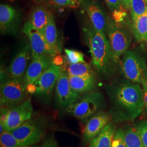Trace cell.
<instances>
[{
	"instance_id": "obj_21",
	"label": "cell",
	"mask_w": 147,
	"mask_h": 147,
	"mask_svg": "<svg viewBox=\"0 0 147 147\" xmlns=\"http://www.w3.org/2000/svg\"><path fill=\"white\" fill-rule=\"evenodd\" d=\"M131 29L137 42H147V13L132 21Z\"/></svg>"
},
{
	"instance_id": "obj_12",
	"label": "cell",
	"mask_w": 147,
	"mask_h": 147,
	"mask_svg": "<svg viewBox=\"0 0 147 147\" xmlns=\"http://www.w3.org/2000/svg\"><path fill=\"white\" fill-rule=\"evenodd\" d=\"M31 57V48L30 44L26 43L16 54L7 68V73L9 79H24L28 61Z\"/></svg>"
},
{
	"instance_id": "obj_3",
	"label": "cell",
	"mask_w": 147,
	"mask_h": 147,
	"mask_svg": "<svg viewBox=\"0 0 147 147\" xmlns=\"http://www.w3.org/2000/svg\"><path fill=\"white\" fill-rule=\"evenodd\" d=\"M106 106V102L102 93L93 90L80 95L67 112L79 121L86 123L95 113L101 110Z\"/></svg>"
},
{
	"instance_id": "obj_19",
	"label": "cell",
	"mask_w": 147,
	"mask_h": 147,
	"mask_svg": "<svg viewBox=\"0 0 147 147\" xmlns=\"http://www.w3.org/2000/svg\"><path fill=\"white\" fill-rule=\"evenodd\" d=\"M116 131L115 124L110 121L100 134L90 142L89 147H111Z\"/></svg>"
},
{
	"instance_id": "obj_7",
	"label": "cell",
	"mask_w": 147,
	"mask_h": 147,
	"mask_svg": "<svg viewBox=\"0 0 147 147\" xmlns=\"http://www.w3.org/2000/svg\"><path fill=\"white\" fill-rule=\"evenodd\" d=\"M116 59L119 62L121 57L129 50L131 44L130 32L119 25L112 18L108 16L105 31Z\"/></svg>"
},
{
	"instance_id": "obj_34",
	"label": "cell",
	"mask_w": 147,
	"mask_h": 147,
	"mask_svg": "<svg viewBox=\"0 0 147 147\" xmlns=\"http://www.w3.org/2000/svg\"><path fill=\"white\" fill-rule=\"evenodd\" d=\"M39 147L37 146H36V145H34V146H25V147Z\"/></svg>"
},
{
	"instance_id": "obj_13",
	"label": "cell",
	"mask_w": 147,
	"mask_h": 147,
	"mask_svg": "<svg viewBox=\"0 0 147 147\" xmlns=\"http://www.w3.org/2000/svg\"><path fill=\"white\" fill-rule=\"evenodd\" d=\"M81 7L84 10L88 18L89 23L95 29L105 33L108 16L98 1L85 0Z\"/></svg>"
},
{
	"instance_id": "obj_27",
	"label": "cell",
	"mask_w": 147,
	"mask_h": 147,
	"mask_svg": "<svg viewBox=\"0 0 147 147\" xmlns=\"http://www.w3.org/2000/svg\"><path fill=\"white\" fill-rule=\"evenodd\" d=\"M85 0H48L54 5L58 7L76 8L81 7Z\"/></svg>"
},
{
	"instance_id": "obj_17",
	"label": "cell",
	"mask_w": 147,
	"mask_h": 147,
	"mask_svg": "<svg viewBox=\"0 0 147 147\" xmlns=\"http://www.w3.org/2000/svg\"><path fill=\"white\" fill-rule=\"evenodd\" d=\"M70 87L74 91L79 94L93 91L98 85L97 76L85 77L69 75Z\"/></svg>"
},
{
	"instance_id": "obj_36",
	"label": "cell",
	"mask_w": 147,
	"mask_h": 147,
	"mask_svg": "<svg viewBox=\"0 0 147 147\" xmlns=\"http://www.w3.org/2000/svg\"></svg>"
},
{
	"instance_id": "obj_16",
	"label": "cell",
	"mask_w": 147,
	"mask_h": 147,
	"mask_svg": "<svg viewBox=\"0 0 147 147\" xmlns=\"http://www.w3.org/2000/svg\"><path fill=\"white\" fill-rule=\"evenodd\" d=\"M52 57L45 55L32 57L24 78V81L26 87L34 84L43 72L53 64Z\"/></svg>"
},
{
	"instance_id": "obj_29",
	"label": "cell",
	"mask_w": 147,
	"mask_h": 147,
	"mask_svg": "<svg viewBox=\"0 0 147 147\" xmlns=\"http://www.w3.org/2000/svg\"><path fill=\"white\" fill-rule=\"evenodd\" d=\"M135 126L137 130L143 147H147V121L137 123Z\"/></svg>"
},
{
	"instance_id": "obj_15",
	"label": "cell",
	"mask_w": 147,
	"mask_h": 147,
	"mask_svg": "<svg viewBox=\"0 0 147 147\" xmlns=\"http://www.w3.org/2000/svg\"><path fill=\"white\" fill-rule=\"evenodd\" d=\"M112 119L110 114L101 110L95 113L86 122L83 136L86 142H90L97 136Z\"/></svg>"
},
{
	"instance_id": "obj_6",
	"label": "cell",
	"mask_w": 147,
	"mask_h": 147,
	"mask_svg": "<svg viewBox=\"0 0 147 147\" xmlns=\"http://www.w3.org/2000/svg\"><path fill=\"white\" fill-rule=\"evenodd\" d=\"M28 91L23 79H9L0 87L1 108L11 109L27 100Z\"/></svg>"
},
{
	"instance_id": "obj_26",
	"label": "cell",
	"mask_w": 147,
	"mask_h": 147,
	"mask_svg": "<svg viewBox=\"0 0 147 147\" xmlns=\"http://www.w3.org/2000/svg\"><path fill=\"white\" fill-rule=\"evenodd\" d=\"M64 53L69 64H74L84 62V55L80 51L73 49H65Z\"/></svg>"
},
{
	"instance_id": "obj_20",
	"label": "cell",
	"mask_w": 147,
	"mask_h": 147,
	"mask_svg": "<svg viewBox=\"0 0 147 147\" xmlns=\"http://www.w3.org/2000/svg\"><path fill=\"white\" fill-rule=\"evenodd\" d=\"M42 32L47 43L56 53L58 54L61 50L58 44L57 27L53 14L50 16L47 25Z\"/></svg>"
},
{
	"instance_id": "obj_32",
	"label": "cell",
	"mask_w": 147,
	"mask_h": 147,
	"mask_svg": "<svg viewBox=\"0 0 147 147\" xmlns=\"http://www.w3.org/2000/svg\"><path fill=\"white\" fill-rule=\"evenodd\" d=\"M41 147H59L53 139H49L44 142Z\"/></svg>"
},
{
	"instance_id": "obj_33",
	"label": "cell",
	"mask_w": 147,
	"mask_h": 147,
	"mask_svg": "<svg viewBox=\"0 0 147 147\" xmlns=\"http://www.w3.org/2000/svg\"><path fill=\"white\" fill-rule=\"evenodd\" d=\"M121 1L123 8L126 10L130 9L131 0H121Z\"/></svg>"
},
{
	"instance_id": "obj_4",
	"label": "cell",
	"mask_w": 147,
	"mask_h": 147,
	"mask_svg": "<svg viewBox=\"0 0 147 147\" xmlns=\"http://www.w3.org/2000/svg\"><path fill=\"white\" fill-rule=\"evenodd\" d=\"M33 110L30 98L13 108H1L0 134L5 131H12L25 122L30 120Z\"/></svg>"
},
{
	"instance_id": "obj_2",
	"label": "cell",
	"mask_w": 147,
	"mask_h": 147,
	"mask_svg": "<svg viewBox=\"0 0 147 147\" xmlns=\"http://www.w3.org/2000/svg\"><path fill=\"white\" fill-rule=\"evenodd\" d=\"M82 34L90 53V64L97 76L107 80L115 75L119 62L105 33L96 30L89 23L82 27Z\"/></svg>"
},
{
	"instance_id": "obj_14",
	"label": "cell",
	"mask_w": 147,
	"mask_h": 147,
	"mask_svg": "<svg viewBox=\"0 0 147 147\" xmlns=\"http://www.w3.org/2000/svg\"><path fill=\"white\" fill-rule=\"evenodd\" d=\"M20 20V11L16 7L7 4H1L0 30L2 34L16 33Z\"/></svg>"
},
{
	"instance_id": "obj_24",
	"label": "cell",
	"mask_w": 147,
	"mask_h": 147,
	"mask_svg": "<svg viewBox=\"0 0 147 147\" xmlns=\"http://www.w3.org/2000/svg\"><path fill=\"white\" fill-rule=\"evenodd\" d=\"M130 11L132 21L147 13V0H131Z\"/></svg>"
},
{
	"instance_id": "obj_30",
	"label": "cell",
	"mask_w": 147,
	"mask_h": 147,
	"mask_svg": "<svg viewBox=\"0 0 147 147\" xmlns=\"http://www.w3.org/2000/svg\"><path fill=\"white\" fill-rule=\"evenodd\" d=\"M108 8L113 13L119 12L125 9L121 3V0H104Z\"/></svg>"
},
{
	"instance_id": "obj_5",
	"label": "cell",
	"mask_w": 147,
	"mask_h": 147,
	"mask_svg": "<svg viewBox=\"0 0 147 147\" xmlns=\"http://www.w3.org/2000/svg\"><path fill=\"white\" fill-rule=\"evenodd\" d=\"M121 70L125 79L141 85L147 77L146 60L140 53L129 50L122 56Z\"/></svg>"
},
{
	"instance_id": "obj_23",
	"label": "cell",
	"mask_w": 147,
	"mask_h": 147,
	"mask_svg": "<svg viewBox=\"0 0 147 147\" xmlns=\"http://www.w3.org/2000/svg\"><path fill=\"white\" fill-rule=\"evenodd\" d=\"M126 147H143L138 132L135 126L127 125L124 129Z\"/></svg>"
},
{
	"instance_id": "obj_8",
	"label": "cell",
	"mask_w": 147,
	"mask_h": 147,
	"mask_svg": "<svg viewBox=\"0 0 147 147\" xmlns=\"http://www.w3.org/2000/svg\"><path fill=\"white\" fill-rule=\"evenodd\" d=\"M62 68L53 63L33 84L27 87L28 93L47 99L56 87Z\"/></svg>"
},
{
	"instance_id": "obj_22",
	"label": "cell",
	"mask_w": 147,
	"mask_h": 147,
	"mask_svg": "<svg viewBox=\"0 0 147 147\" xmlns=\"http://www.w3.org/2000/svg\"><path fill=\"white\" fill-rule=\"evenodd\" d=\"M69 75L85 77L97 76L91 64L86 62L69 64L67 70Z\"/></svg>"
},
{
	"instance_id": "obj_9",
	"label": "cell",
	"mask_w": 147,
	"mask_h": 147,
	"mask_svg": "<svg viewBox=\"0 0 147 147\" xmlns=\"http://www.w3.org/2000/svg\"><path fill=\"white\" fill-rule=\"evenodd\" d=\"M23 32L29 40L32 58L42 55L54 57L57 55L47 43L42 32L32 26L27 21L24 24Z\"/></svg>"
},
{
	"instance_id": "obj_10",
	"label": "cell",
	"mask_w": 147,
	"mask_h": 147,
	"mask_svg": "<svg viewBox=\"0 0 147 147\" xmlns=\"http://www.w3.org/2000/svg\"><path fill=\"white\" fill-rule=\"evenodd\" d=\"M55 95L58 106L66 111L80 96V94L75 92L70 87L68 74L64 69H62L56 85Z\"/></svg>"
},
{
	"instance_id": "obj_1",
	"label": "cell",
	"mask_w": 147,
	"mask_h": 147,
	"mask_svg": "<svg viewBox=\"0 0 147 147\" xmlns=\"http://www.w3.org/2000/svg\"><path fill=\"white\" fill-rule=\"evenodd\" d=\"M141 86L125 78L106 86L111 104L109 113L113 121H135L144 112L143 92Z\"/></svg>"
},
{
	"instance_id": "obj_18",
	"label": "cell",
	"mask_w": 147,
	"mask_h": 147,
	"mask_svg": "<svg viewBox=\"0 0 147 147\" xmlns=\"http://www.w3.org/2000/svg\"><path fill=\"white\" fill-rule=\"evenodd\" d=\"M52 14L47 7L43 5H37L32 9L27 22L37 30L42 31Z\"/></svg>"
},
{
	"instance_id": "obj_31",
	"label": "cell",
	"mask_w": 147,
	"mask_h": 147,
	"mask_svg": "<svg viewBox=\"0 0 147 147\" xmlns=\"http://www.w3.org/2000/svg\"><path fill=\"white\" fill-rule=\"evenodd\" d=\"M143 92V102H144V112L147 115V81L146 79L143 82L142 84Z\"/></svg>"
},
{
	"instance_id": "obj_25",
	"label": "cell",
	"mask_w": 147,
	"mask_h": 147,
	"mask_svg": "<svg viewBox=\"0 0 147 147\" xmlns=\"http://www.w3.org/2000/svg\"><path fill=\"white\" fill-rule=\"evenodd\" d=\"M0 146L1 147H25L16 138L11 131H7L1 134Z\"/></svg>"
},
{
	"instance_id": "obj_28",
	"label": "cell",
	"mask_w": 147,
	"mask_h": 147,
	"mask_svg": "<svg viewBox=\"0 0 147 147\" xmlns=\"http://www.w3.org/2000/svg\"><path fill=\"white\" fill-rule=\"evenodd\" d=\"M111 147H126L124 129L122 128L116 129Z\"/></svg>"
},
{
	"instance_id": "obj_35",
	"label": "cell",
	"mask_w": 147,
	"mask_h": 147,
	"mask_svg": "<svg viewBox=\"0 0 147 147\" xmlns=\"http://www.w3.org/2000/svg\"><path fill=\"white\" fill-rule=\"evenodd\" d=\"M146 80H147V77H146Z\"/></svg>"
},
{
	"instance_id": "obj_11",
	"label": "cell",
	"mask_w": 147,
	"mask_h": 147,
	"mask_svg": "<svg viewBox=\"0 0 147 147\" xmlns=\"http://www.w3.org/2000/svg\"><path fill=\"white\" fill-rule=\"evenodd\" d=\"M11 132L24 146L36 145L42 140L44 135V132L42 127L30 120Z\"/></svg>"
}]
</instances>
